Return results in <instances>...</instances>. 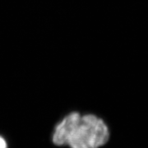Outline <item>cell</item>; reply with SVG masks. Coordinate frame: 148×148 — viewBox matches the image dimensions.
I'll return each mask as SVG.
<instances>
[{"mask_svg":"<svg viewBox=\"0 0 148 148\" xmlns=\"http://www.w3.org/2000/svg\"><path fill=\"white\" fill-rule=\"evenodd\" d=\"M110 135L109 127L101 118L73 111L56 124L52 142L69 148H101L108 143Z\"/></svg>","mask_w":148,"mask_h":148,"instance_id":"6da1fadb","label":"cell"},{"mask_svg":"<svg viewBox=\"0 0 148 148\" xmlns=\"http://www.w3.org/2000/svg\"><path fill=\"white\" fill-rule=\"evenodd\" d=\"M0 148H8V143L5 138L2 136H0Z\"/></svg>","mask_w":148,"mask_h":148,"instance_id":"7a4b0ae2","label":"cell"}]
</instances>
